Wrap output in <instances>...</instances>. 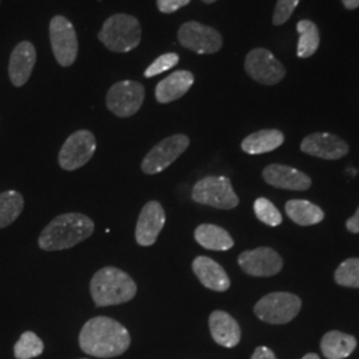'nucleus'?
<instances>
[{"instance_id": "obj_1", "label": "nucleus", "mask_w": 359, "mask_h": 359, "mask_svg": "<svg viewBox=\"0 0 359 359\" xmlns=\"http://www.w3.org/2000/svg\"><path fill=\"white\" fill-rule=\"evenodd\" d=\"M79 344L86 354L97 358H112L128 350L130 335L128 330L115 320L96 317L83 326Z\"/></svg>"}, {"instance_id": "obj_2", "label": "nucleus", "mask_w": 359, "mask_h": 359, "mask_svg": "<svg viewBox=\"0 0 359 359\" xmlns=\"http://www.w3.org/2000/svg\"><path fill=\"white\" fill-rule=\"evenodd\" d=\"M93 221L81 213H65L53 218L39 237L43 250L55 252L74 248L92 236Z\"/></svg>"}, {"instance_id": "obj_3", "label": "nucleus", "mask_w": 359, "mask_h": 359, "mask_svg": "<svg viewBox=\"0 0 359 359\" xmlns=\"http://www.w3.org/2000/svg\"><path fill=\"white\" fill-rule=\"evenodd\" d=\"M137 293V286L128 274L117 268L99 270L90 281V294L96 306L105 308L126 304Z\"/></svg>"}, {"instance_id": "obj_4", "label": "nucleus", "mask_w": 359, "mask_h": 359, "mask_svg": "<svg viewBox=\"0 0 359 359\" xmlns=\"http://www.w3.org/2000/svg\"><path fill=\"white\" fill-rule=\"evenodd\" d=\"M99 39L109 51L126 53L140 44L142 26L130 15L116 13L105 20L99 32Z\"/></svg>"}, {"instance_id": "obj_5", "label": "nucleus", "mask_w": 359, "mask_h": 359, "mask_svg": "<svg viewBox=\"0 0 359 359\" xmlns=\"http://www.w3.org/2000/svg\"><path fill=\"white\" fill-rule=\"evenodd\" d=\"M302 302L292 293L276 292L262 297L255 306V313L261 321L283 325L293 321L299 313Z\"/></svg>"}, {"instance_id": "obj_6", "label": "nucleus", "mask_w": 359, "mask_h": 359, "mask_svg": "<svg viewBox=\"0 0 359 359\" xmlns=\"http://www.w3.org/2000/svg\"><path fill=\"white\" fill-rule=\"evenodd\" d=\"M192 198L204 205L229 210L238 205V197L231 188V180L209 176L200 180L193 188Z\"/></svg>"}, {"instance_id": "obj_7", "label": "nucleus", "mask_w": 359, "mask_h": 359, "mask_svg": "<svg viewBox=\"0 0 359 359\" xmlns=\"http://www.w3.org/2000/svg\"><path fill=\"white\" fill-rule=\"evenodd\" d=\"M245 69L249 76L264 86L278 84L286 76L283 63L265 48H255L246 55Z\"/></svg>"}, {"instance_id": "obj_8", "label": "nucleus", "mask_w": 359, "mask_h": 359, "mask_svg": "<svg viewBox=\"0 0 359 359\" xmlns=\"http://www.w3.org/2000/svg\"><path fill=\"white\" fill-rule=\"evenodd\" d=\"M50 39L55 59L63 67L74 65L79 43L74 25L65 16H55L50 23Z\"/></svg>"}, {"instance_id": "obj_9", "label": "nucleus", "mask_w": 359, "mask_h": 359, "mask_svg": "<svg viewBox=\"0 0 359 359\" xmlns=\"http://www.w3.org/2000/svg\"><path fill=\"white\" fill-rule=\"evenodd\" d=\"M189 147V137L185 135H173L154 145L144 157L142 169L147 175H156L165 170L175 163Z\"/></svg>"}, {"instance_id": "obj_10", "label": "nucleus", "mask_w": 359, "mask_h": 359, "mask_svg": "<svg viewBox=\"0 0 359 359\" xmlns=\"http://www.w3.org/2000/svg\"><path fill=\"white\" fill-rule=\"evenodd\" d=\"M145 97V90L137 81H118L107 95L108 109L118 117H130L139 112Z\"/></svg>"}, {"instance_id": "obj_11", "label": "nucleus", "mask_w": 359, "mask_h": 359, "mask_svg": "<svg viewBox=\"0 0 359 359\" xmlns=\"http://www.w3.org/2000/svg\"><path fill=\"white\" fill-rule=\"evenodd\" d=\"M96 151V139L90 130L72 133L59 152V164L65 170H76L86 165Z\"/></svg>"}, {"instance_id": "obj_12", "label": "nucleus", "mask_w": 359, "mask_h": 359, "mask_svg": "<svg viewBox=\"0 0 359 359\" xmlns=\"http://www.w3.org/2000/svg\"><path fill=\"white\" fill-rule=\"evenodd\" d=\"M179 41L182 47L196 53H216L222 47L219 32L197 22H188L180 27Z\"/></svg>"}, {"instance_id": "obj_13", "label": "nucleus", "mask_w": 359, "mask_h": 359, "mask_svg": "<svg viewBox=\"0 0 359 359\" xmlns=\"http://www.w3.org/2000/svg\"><path fill=\"white\" fill-rule=\"evenodd\" d=\"M238 265L249 276L271 277L281 271L283 261L274 249L262 246L240 255Z\"/></svg>"}, {"instance_id": "obj_14", "label": "nucleus", "mask_w": 359, "mask_h": 359, "mask_svg": "<svg viewBox=\"0 0 359 359\" xmlns=\"http://www.w3.org/2000/svg\"><path fill=\"white\" fill-rule=\"evenodd\" d=\"M301 151L323 160H339L348 154V145L335 135L317 132L302 140Z\"/></svg>"}, {"instance_id": "obj_15", "label": "nucleus", "mask_w": 359, "mask_h": 359, "mask_svg": "<svg viewBox=\"0 0 359 359\" xmlns=\"http://www.w3.org/2000/svg\"><path fill=\"white\" fill-rule=\"evenodd\" d=\"M164 208L157 201H149L142 209L136 226V241L142 246H151L156 243L160 231L165 225Z\"/></svg>"}, {"instance_id": "obj_16", "label": "nucleus", "mask_w": 359, "mask_h": 359, "mask_svg": "<svg viewBox=\"0 0 359 359\" xmlns=\"http://www.w3.org/2000/svg\"><path fill=\"white\" fill-rule=\"evenodd\" d=\"M264 180L274 188L286 191H306L311 187V180L295 168L271 164L264 169Z\"/></svg>"}, {"instance_id": "obj_17", "label": "nucleus", "mask_w": 359, "mask_h": 359, "mask_svg": "<svg viewBox=\"0 0 359 359\" xmlns=\"http://www.w3.org/2000/svg\"><path fill=\"white\" fill-rule=\"evenodd\" d=\"M35 63L36 50L32 43L22 41L13 48L10 57L8 74L15 87H22L26 84L34 71Z\"/></svg>"}, {"instance_id": "obj_18", "label": "nucleus", "mask_w": 359, "mask_h": 359, "mask_svg": "<svg viewBox=\"0 0 359 359\" xmlns=\"http://www.w3.org/2000/svg\"><path fill=\"white\" fill-rule=\"evenodd\" d=\"M193 271L205 287L215 292H225L231 286V280L226 271L212 258L197 257L193 261Z\"/></svg>"}, {"instance_id": "obj_19", "label": "nucleus", "mask_w": 359, "mask_h": 359, "mask_svg": "<svg viewBox=\"0 0 359 359\" xmlns=\"http://www.w3.org/2000/svg\"><path fill=\"white\" fill-rule=\"evenodd\" d=\"M209 327L213 339L224 347H234L241 339V329L231 314L216 310L209 317Z\"/></svg>"}, {"instance_id": "obj_20", "label": "nucleus", "mask_w": 359, "mask_h": 359, "mask_svg": "<svg viewBox=\"0 0 359 359\" xmlns=\"http://www.w3.org/2000/svg\"><path fill=\"white\" fill-rule=\"evenodd\" d=\"M194 83V76L189 71H176L160 81L156 87V99L161 104L172 103L182 97Z\"/></svg>"}, {"instance_id": "obj_21", "label": "nucleus", "mask_w": 359, "mask_h": 359, "mask_svg": "<svg viewBox=\"0 0 359 359\" xmlns=\"http://www.w3.org/2000/svg\"><path fill=\"white\" fill-rule=\"evenodd\" d=\"M285 142L283 132L278 129H262L249 135L245 139L241 148L249 154H268L280 148Z\"/></svg>"}, {"instance_id": "obj_22", "label": "nucleus", "mask_w": 359, "mask_h": 359, "mask_svg": "<svg viewBox=\"0 0 359 359\" xmlns=\"http://www.w3.org/2000/svg\"><path fill=\"white\" fill-rule=\"evenodd\" d=\"M357 347V339L350 334L329 332L321 341V350L327 359L347 358Z\"/></svg>"}, {"instance_id": "obj_23", "label": "nucleus", "mask_w": 359, "mask_h": 359, "mask_svg": "<svg viewBox=\"0 0 359 359\" xmlns=\"http://www.w3.org/2000/svg\"><path fill=\"white\" fill-rule=\"evenodd\" d=\"M194 238L203 248L209 250H229L233 248L234 241L231 234L224 228L212 225V224H203L194 231Z\"/></svg>"}, {"instance_id": "obj_24", "label": "nucleus", "mask_w": 359, "mask_h": 359, "mask_svg": "<svg viewBox=\"0 0 359 359\" xmlns=\"http://www.w3.org/2000/svg\"><path fill=\"white\" fill-rule=\"evenodd\" d=\"M285 210L292 221L302 226L320 224L325 218L321 208L306 200H290L286 203Z\"/></svg>"}, {"instance_id": "obj_25", "label": "nucleus", "mask_w": 359, "mask_h": 359, "mask_svg": "<svg viewBox=\"0 0 359 359\" xmlns=\"http://www.w3.org/2000/svg\"><path fill=\"white\" fill-rule=\"evenodd\" d=\"M297 31L299 34L297 55L301 59L313 56L320 47V31L317 25L311 20H299L297 25Z\"/></svg>"}, {"instance_id": "obj_26", "label": "nucleus", "mask_w": 359, "mask_h": 359, "mask_svg": "<svg viewBox=\"0 0 359 359\" xmlns=\"http://www.w3.org/2000/svg\"><path fill=\"white\" fill-rule=\"evenodd\" d=\"M25 208V200L20 193L7 191L0 193V229L7 228L20 216Z\"/></svg>"}, {"instance_id": "obj_27", "label": "nucleus", "mask_w": 359, "mask_h": 359, "mask_svg": "<svg viewBox=\"0 0 359 359\" xmlns=\"http://www.w3.org/2000/svg\"><path fill=\"white\" fill-rule=\"evenodd\" d=\"M44 350V345L38 335L32 332L22 334L19 341L13 347L15 358L31 359L39 357Z\"/></svg>"}, {"instance_id": "obj_28", "label": "nucleus", "mask_w": 359, "mask_h": 359, "mask_svg": "<svg viewBox=\"0 0 359 359\" xmlns=\"http://www.w3.org/2000/svg\"><path fill=\"white\" fill-rule=\"evenodd\" d=\"M334 280L341 286L359 289V258L344 261L335 270Z\"/></svg>"}, {"instance_id": "obj_29", "label": "nucleus", "mask_w": 359, "mask_h": 359, "mask_svg": "<svg viewBox=\"0 0 359 359\" xmlns=\"http://www.w3.org/2000/svg\"><path fill=\"white\" fill-rule=\"evenodd\" d=\"M255 213L261 222L269 226H278L283 222V215L280 213V210L271 201L264 197L257 198L255 203Z\"/></svg>"}, {"instance_id": "obj_30", "label": "nucleus", "mask_w": 359, "mask_h": 359, "mask_svg": "<svg viewBox=\"0 0 359 359\" xmlns=\"http://www.w3.org/2000/svg\"><path fill=\"white\" fill-rule=\"evenodd\" d=\"M177 63H179V55H177V53H165V55H161L160 57H157L154 63L145 69L144 76H157V75L165 72L168 69L173 68Z\"/></svg>"}, {"instance_id": "obj_31", "label": "nucleus", "mask_w": 359, "mask_h": 359, "mask_svg": "<svg viewBox=\"0 0 359 359\" xmlns=\"http://www.w3.org/2000/svg\"><path fill=\"white\" fill-rule=\"evenodd\" d=\"M299 0H278L273 13V25L283 26L290 16L294 13L295 7L298 6Z\"/></svg>"}, {"instance_id": "obj_32", "label": "nucleus", "mask_w": 359, "mask_h": 359, "mask_svg": "<svg viewBox=\"0 0 359 359\" xmlns=\"http://www.w3.org/2000/svg\"><path fill=\"white\" fill-rule=\"evenodd\" d=\"M189 3L191 0H157V7L163 13H176Z\"/></svg>"}, {"instance_id": "obj_33", "label": "nucleus", "mask_w": 359, "mask_h": 359, "mask_svg": "<svg viewBox=\"0 0 359 359\" xmlns=\"http://www.w3.org/2000/svg\"><path fill=\"white\" fill-rule=\"evenodd\" d=\"M252 359H277V357L268 347L261 346L257 347L256 351L252 355Z\"/></svg>"}, {"instance_id": "obj_34", "label": "nucleus", "mask_w": 359, "mask_h": 359, "mask_svg": "<svg viewBox=\"0 0 359 359\" xmlns=\"http://www.w3.org/2000/svg\"><path fill=\"white\" fill-rule=\"evenodd\" d=\"M346 228L347 231H351L354 234L359 233V208L358 210L355 212V215L347 219Z\"/></svg>"}, {"instance_id": "obj_35", "label": "nucleus", "mask_w": 359, "mask_h": 359, "mask_svg": "<svg viewBox=\"0 0 359 359\" xmlns=\"http://www.w3.org/2000/svg\"><path fill=\"white\" fill-rule=\"evenodd\" d=\"M346 10H357L359 7V0H342Z\"/></svg>"}, {"instance_id": "obj_36", "label": "nucleus", "mask_w": 359, "mask_h": 359, "mask_svg": "<svg viewBox=\"0 0 359 359\" xmlns=\"http://www.w3.org/2000/svg\"><path fill=\"white\" fill-rule=\"evenodd\" d=\"M302 359H320V357L317 355V354H313V353H310V354H306L305 357Z\"/></svg>"}, {"instance_id": "obj_37", "label": "nucleus", "mask_w": 359, "mask_h": 359, "mask_svg": "<svg viewBox=\"0 0 359 359\" xmlns=\"http://www.w3.org/2000/svg\"><path fill=\"white\" fill-rule=\"evenodd\" d=\"M203 1H204V3H208V4H210V3H215L216 0H203Z\"/></svg>"}]
</instances>
